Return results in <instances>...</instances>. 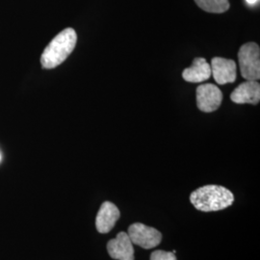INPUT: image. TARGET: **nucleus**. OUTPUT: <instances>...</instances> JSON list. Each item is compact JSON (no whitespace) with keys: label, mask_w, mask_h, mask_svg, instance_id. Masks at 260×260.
I'll return each mask as SVG.
<instances>
[{"label":"nucleus","mask_w":260,"mask_h":260,"mask_svg":"<svg viewBox=\"0 0 260 260\" xmlns=\"http://www.w3.org/2000/svg\"><path fill=\"white\" fill-rule=\"evenodd\" d=\"M190 202L200 211L213 212L230 207L234 203V195L223 186L205 185L191 193Z\"/></svg>","instance_id":"f257e3e1"},{"label":"nucleus","mask_w":260,"mask_h":260,"mask_svg":"<svg viewBox=\"0 0 260 260\" xmlns=\"http://www.w3.org/2000/svg\"><path fill=\"white\" fill-rule=\"evenodd\" d=\"M77 43L75 29L66 28L48 44L41 56V64L44 69L51 70L65 62L72 54Z\"/></svg>","instance_id":"f03ea898"},{"label":"nucleus","mask_w":260,"mask_h":260,"mask_svg":"<svg viewBox=\"0 0 260 260\" xmlns=\"http://www.w3.org/2000/svg\"><path fill=\"white\" fill-rule=\"evenodd\" d=\"M239 67L243 78L247 81H258L260 78V48L256 43L243 45L238 52Z\"/></svg>","instance_id":"7ed1b4c3"},{"label":"nucleus","mask_w":260,"mask_h":260,"mask_svg":"<svg viewBox=\"0 0 260 260\" xmlns=\"http://www.w3.org/2000/svg\"><path fill=\"white\" fill-rule=\"evenodd\" d=\"M128 236L133 245L149 250L157 247L162 241V233L144 223H132L128 228Z\"/></svg>","instance_id":"20e7f679"},{"label":"nucleus","mask_w":260,"mask_h":260,"mask_svg":"<svg viewBox=\"0 0 260 260\" xmlns=\"http://www.w3.org/2000/svg\"><path fill=\"white\" fill-rule=\"evenodd\" d=\"M223 102L222 91L214 84L200 85L197 88V106L201 111H216Z\"/></svg>","instance_id":"39448f33"},{"label":"nucleus","mask_w":260,"mask_h":260,"mask_svg":"<svg viewBox=\"0 0 260 260\" xmlns=\"http://www.w3.org/2000/svg\"><path fill=\"white\" fill-rule=\"evenodd\" d=\"M107 251L110 257L115 260H134V248L128 234L124 232L107 243Z\"/></svg>","instance_id":"423d86ee"},{"label":"nucleus","mask_w":260,"mask_h":260,"mask_svg":"<svg viewBox=\"0 0 260 260\" xmlns=\"http://www.w3.org/2000/svg\"><path fill=\"white\" fill-rule=\"evenodd\" d=\"M211 75L219 85L233 83L236 80V63L222 57H214L211 60Z\"/></svg>","instance_id":"0eeeda50"},{"label":"nucleus","mask_w":260,"mask_h":260,"mask_svg":"<svg viewBox=\"0 0 260 260\" xmlns=\"http://www.w3.org/2000/svg\"><path fill=\"white\" fill-rule=\"evenodd\" d=\"M121 217L118 206L111 202H104L95 218V228L100 233H110Z\"/></svg>","instance_id":"6e6552de"},{"label":"nucleus","mask_w":260,"mask_h":260,"mask_svg":"<svg viewBox=\"0 0 260 260\" xmlns=\"http://www.w3.org/2000/svg\"><path fill=\"white\" fill-rule=\"evenodd\" d=\"M231 100L237 104L256 105L260 101V84L257 81L241 83L231 94Z\"/></svg>","instance_id":"1a4fd4ad"},{"label":"nucleus","mask_w":260,"mask_h":260,"mask_svg":"<svg viewBox=\"0 0 260 260\" xmlns=\"http://www.w3.org/2000/svg\"><path fill=\"white\" fill-rule=\"evenodd\" d=\"M211 76V67L205 58L198 57L193 61L191 67L187 68L183 73V79L190 83H201L206 81Z\"/></svg>","instance_id":"9d476101"},{"label":"nucleus","mask_w":260,"mask_h":260,"mask_svg":"<svg viewBox=\"0 0 260 260\" xmlns=\"http://www.w3.org/2000/svg\"><path fill=\"white\" fill-rule=\"evenodd\" d=\"M197 5L207 13L222 14L230 9L229 0H195Z\"/></svg>","instance_id":"9b49d317"},{"label":"nucleus","mask_w":260,"mask_h":260,"mask_svg":"<svg viewBox=\"0 0 260 260\" xmlns=\"http://www.w3.org/2000/svg\"><path fill=\"white\" fill-rule=\"evenodd\" d=\"M149 260H177L176 253L173 251H165L157 250L151 252Z\"/></svg>","instance_id":"f8f14e48"},{"label":"nucleus","mask_w":260,"mask_h":260,"mask_svg":"<svg viewBox=\"0 0 260 260\" xmlns=\"http://www.w3.org/2000/svg\"><path fill=\"white\" fill-rule=\"evenodd\" d=\"M248 2V4L250 5H254L256 2H258V0H246Z\"/></svg>","instance_id":"ddd939ff"},{"label":"nucleus","mask_w":260,"mask_h":260,"mask_svg":"<svg viewBox=\"0 0 260 260\" xmlns=\"http://www.w3.org/2000/svg\"><path fill=\"white\" fill-rule=\"evenodd\" d=\"M0 161H1V155H0Z\"/></svg>","instance_id":"4468645a"}]
</instances>
